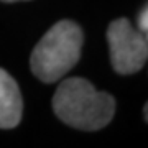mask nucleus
<instances>
[{
	"mask_svg": "<svg viewBox=\"0 0 148 148\" xmlns=\"http://www.w3.org/2000/svg\"><path fill=\"white\" fill-rule=\"evenodd\" d=\"M53 110L59 120L79 130H101L115 114V99L99 92L82 77L64 79L54 92Z\"/></svg>",
	"mask_w": 148,
	"mask_h": 148,
	"instance_id": "f257e3e1",
	"label": "nucleus"
},
{
	"mask_svg": "<svg viewBox=\"0 0 148 148\" xmlns=\"http://www.w3.org/2000/svg\"><path fill=\"white\" fill-rule=\"evenodd\" d=\"M82 41L84 35L77 23L71 20L54 23L33 49L32 73L46 84L59 81L79 61Z\"/></svg>",
	"mask_w": 148,
	"mask_h": 148,
	"instance_id": "f03ea898",
	"label": "nucleus"
},
{
	"mask_svg": "<svg viewBox=\"0 0 148 148\" xmlns=\"http://www.w3.org/2000/svg\"><path fill=\"white\" fill-rule=\"evenodd\" d=\"M110 63L119 74H133L145 66L148 58L147 35L137 32L127 18H117L107 28Z\"/></svg>",
	"mask_w": 148,
	"mask_h": 148,
	"instance_id": "7ed1b4c3",
	"label": "nucleus"
},
{
	"mask_svg": "<svg viewBox=\"0 0 148 148\" xmlns=\"http://www.w3.org/2000/svg\"><path fill=\"white\" fill-rule=\"evenodd\" d=\"M23 99L16 81L0 68V128H13L21 120Z\"/></svg>",
	"mask_w": 148,
	"mask_h": 148,
	"instance_id": "20e7f679",
	"label": "nucleus"
},
{
	"mask_svg": "<svg viewBox=\"0 0 148 148\" xmlns=\"http://www.w3.org/2000/svg\"><path fill=\"white\" fill-rule=\"evenodd\" d=\"M138 30L142 33H145V35L148 32V8L147 7H143L140 15H138Z\"/></svg>",
	"mask_w": 148,
	"mask_h": 148,
	"instance_id": "39448f33",
	"label": "nucleus"
},
{
	"mask_svg": "<svg viewBox=\"0 0 148 148\" xmlns=\"http://www.w3.org/2000/svg\"><path fill=\"white\" fill-rule=\"evenodd\" d=\"M0 2H5V3H13V2H25V0H0Z\"/></svg>",
	"mask_w": 148,
	"mask_h": 148,
	"instance_id": "423d86ee",
	"label": "nucleus"
}]
</instances>
